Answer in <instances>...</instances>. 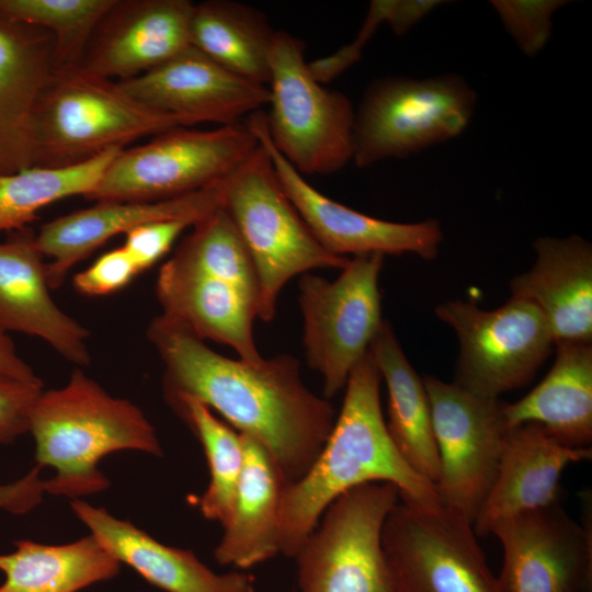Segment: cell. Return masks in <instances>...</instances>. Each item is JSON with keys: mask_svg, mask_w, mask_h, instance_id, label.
Returning <instances> with one entry per match:
<instances>
[{"mask_svg": "<svg viewBox=\"0 0 592 592\" xmlns=\"http://www.w3.org/2000/svg\"><path fill=\"white\" fill-rule=\"evenodd\" d=\"M147 338L164 365L168 405L186 397L216 411L264 446L287 483L308 471L337 414L327 398L306 387L297 358L280 354L259 364L230 358L162 314L150 322Z\"/></svg>", "mask_w": 592, "mask_h": 592, "instance_id": "1", "label": "cell"}, {"mask_svg": "<svg viewBox=\"0 0 592 592\" xmlns=\"http://www.w3.org/2000/svg\"><path fill=\"white\" fill-rule=\"evenodd\" d=\"M382 380L368 351L348 378L341 410L320 454L298 481L286 486L281 554L293 558L326 509L364 483L390 482L401 500L442 504L436 486L406 462L388 434L380 406Z\"/></svg>", "mask_w": 592, "mask_h": 592, "instance_id": "2", "label": "cell"}, {"mask_svg": "<svg viewBox=\"0 0 592 592\" xmlns=\"http://www.w3.org/2000/svg\"><path fill=\"white\" fill-rule=\"evenodd\" d=\"M36 465L53 467L45 492L70 499L106 490L99 469L111 453L133 449L162 456L156 430L129 400L115 398L76 368L67 385L42 391L29 417Z\"/></svg>", "mask_w": 592, "mask_h": 592, "instance_id": "3", "label": "cell"}, {"mask_svg": "<svg viewBox=\"0 0 592 592\" xmlns=\"http://www.w3.org/2000/svg\"><path fill=\"white\" fill-rule=\"evenodd\" d=\"M187 123L143 104L116 81L56 67L34 114V167H65Z\"/></svg>", "mask_w": 592, "mask_h": 592, "instance_id": "4", "label": "cell"}, {"mask_svg": "<svg viewBox=\"0 0 592 592\" xmlns=\"http://www.w3.org/2000/svg\"><path fill=\"white\" fill-rule=\"evenodd\" d=\"M223 208L253 262L259 283L258 319L270 322L281 291L293 277L315 269H342L349 258L328 252L285 194L265 149L224 181Z\"/></svg>", "mask_w": 592, "mask_h": 592, "instance_id": "5", "label": "cell"}, {"mask_svg": "<svg viewBox=\"0 0 592 592\" xmlns=\"http://www.w3.org/2000/svg\"><path fill=\"white\" fill-rule=\"evenodd\" d=\"M269 112L274 148L301 175L331 174L353 161L355 109L325 88L305 61V43L275 31L270 52Z\"/></svg>", "mask_w": 592, "mask_h": 592, "instance_id": "6", "label": "cell"}, {"mask_svg": "<svg viewBox=\"0 0 592 592\" xmlns=\"http://www.w3.org/2000/svg\"><path fill=\"white\" fill-rule=\"evenodd\" d=\"M259 146L246 122L208 130L177 126L123 149L86 198L157 202L183 196L224 181Z\"/></svg>", "mask_w": 592, "mask_h": 592, "instance_id": "7", "label": "cell"}, {"mask_svg": "<svg viewBox=\"0 0 592 592\" xmlns=\"http://www.w3.org/2000/svg\"><path fill=\"white\" fill-rule=\"evenodd\" d=\"M475 105V91L455 75L376 80L355 110L353 161L364 168L454 138Z\"/></svg>", "mask_w": 592, "mask_h": 592, "instance_id": "8", "label": "cell"}, {"mask_svg": "<svg viewBox=\"0 0 592 592\" xmlns=\"http://www.w3.org/2000/svg\"><path fill=\"white\" fill-rule=\"evenodd\" d=\"M383 262L384 254H362L349 259L333 281L310 272L300 275L304 351L308 366L322 378L327 399L344 389L384 325L378 288Z\"/></svg>", "mask_w": 592, "mask_h": 592, "instance_id": "9", "label": "cell"}, {"mask_svg": "<svg viewBox=\"0 0 592 592\" xmlns=\"http://www.w3.org/2000/svg\"><path fill=\"white\" fill-rule=\"evenodd\" d=\"M400 500L390 482H369L338 497L293 557L300 592H395L382 530Z\"/></svg>", "mask_w": 592, "mask_h": 592, "instance_id": "10", "label": "cell"}, {"mask_svg": "<svg viewBox=\"0 0 592 592\" xmlns=\"http://www.w3.org/2000/svg\"><path fill=\"white\" fill-rule=\"evenodd\" d=\"M473 524L445 508L399 500L382 530L395 592H502Z\"/></svg>", "mask_w": 592, "mask_h": 592, "instance_id": "11", "label": "cell"}, {"mask_svg": "<svg viewBox=\"0 0 592 592\" xmlns=\"http://www.w3.org/2000/svg\"><path fill=\"white\" fill-rule=\"evenodd\" d=\"M435 315L458 338L454 383L478 396L498 399L527 384L554 344L545 316L527 299L511 297L493 310L447 300Z\"/></svg>", "mask_w": 592, "mask_h": 592, "instance_id": "12", "label": "cell"}, {"mask_svg": "<svg viewBox=\"0 0 592 592\" xmlns=\"http://www.w3.org/2000/svg\"><path fill=\"white\" fill-rule=\"evenodd\" d=\"M440 459L442 505L471 524L496 479L509 426L504 401L422 377Z\"/></svg>", "mask_w": 592, "mask_h": 592, "instance_id": "13", "label": "cell"}, {"mask_svg": "<svg viewBox=\"0 0 592 592\" xmlns=\"http://www.w3.org/2000/svg\"><path fill=\"white\" fill-rule=\"evenodd\" d=\"M246 123L270 156L285 194L328 252L345 258L346 254L369 253H415L425 260L436 257L443 239L436 220L414 224L388 221L327 197L274 148L267 135L264 111L250 114Z\"/></svg>", "mask_w": 592, "mask_h": 592, "instance_id": "14", "label": "cell"}, {"mask_svg": "<svg viewBox=\"0 0 592 592\" xmlns=\"http://www.w3.org/2000/svg\"><path fill=\"white\" fill-rule=\"evenodd\" d=\"M502 592H590L592 535L553 503L497 522Z\"/></svg>", "mask_w": 592, "mask_h": 592, "instance_id": "15", "label": "cell"}, {"mask_svg": "<svg viewBox=\"0 0 592 592\" xmlns=\"http://www.w3.org/2000/svg\"><path fill=\"white\" fill-rule=\"evenodd\" d=\"M117 84L135 100L179 116L190 127L201 123H240L267 105L270 98L267 86L228 71L194 46Z\"/></svg>", "mask_w": 592, "mask_h": 592, "instance_id": "16", "label": "cell"}, {"mask_svg": "<svg viewBox=\"0 0 592 592\" xmlns=\"http://www.w3.org/2000/svg\"><path fill=\"white\" fill-rule=\"evenodd\" d=\"M193 8L189 0H115L77 66L117 82L148 72L192 46Z\"/></svg>", "mask_w": 592, "mask_h": 592, "instance_id": "17", "label": "cell"}, {"mask_svg": "<svg viewBox=\"0 0 592 592\" xmlns=\"http://www.w3.org/2000/svg\"><path fill=\"white\" fill-rule=\"evenodd\" d=\"M224 181L166 201L98 202L46 223L35 241L42 254L52 258L46 263L49 288L60 287L73 265L118 234L162 219H184L195 225L223 207Z\"/></svg>", "mask_w": 592, "mask_h": 592, "instance_id": "18", "label": "cell"}, {"mask_svg": "<svg viewBox=\"0 0 592 592\" xmlns=\"http://www.w3.org/2000/svg\"><path fill=\"white\" fill-rule=\"evenodd\" d=\"M47 31L0 13V174L34 167V114L54 70Z\"/></svg>", "mask_w": 592, "mask_h": 592, "instance_id": "19", "label": "cell"}, {"mask_svg": "<svg viewBox=\"0 0 592 592\" xmlns=\"http://www.w3.org/2000/svg\"><path fill=\"white\" fill-rule=\"evenodd\" d=\"M591 457L590 446L563 445L537 424L511 428L493 485L473 522L476 536L490 534L503 519L557 503L563 469Z\"/></svg>", "mask_w": 592, "mask_h": 592, "instance_id": "20", "label": "cell"}, {"mask_svg": "<svg viewBox=\"0 0 592 592\" xmlns=\"http://www.w3.org/2000/svg\"><path fill=\"white\" fill-rule=\"evenodd\" d=\"M43 258L30 234L0 243V326L37 337L67 361L88 366L89 331L52 298Z\"/></svg>", "mask_w": 592, "mask_h": 592, "instance_id": "21", "label": "cell"}, {"mask_svg": "<svg viewBox=\"0 0 592 592\" xmlns=\"http://www.w3.org/2000/svg\"><path fill=\"white\" fill-rule=\"evenodd\" d=\"M70 508L99 544L166 592H255V579L243 571L218 574L192 550L164 545L104 508L72 499Z\"/></svg>", "mask_w": 592, "mask_h": 592, "instance_id": "22", "label": "cell"}, {"mask_svg": "<svg viewBox=\"0 0 592 592\" xmlns=\"http://www.w3.org/2000/svg\"><path fill=\"white\" fill-rule=\"evenodd\" d=\"M536 260L510 282L511 297L527 299L545 316L554 344L592 341V247L579 236L542 237Z\"/></svg>", "mask_w": 592, "mask_h": 592, "instance_id": "23", "label": "cell"}, {"mask_svg": "<svg viewBox=\"0 0 592 592\" xmlns=\"http://www.w3.org/2000/svg\"><path fill=\"white\" fill-rule=\"evenodd\" d=\"M156 294L162 315L183 323L202 340L229 345L238 358L251 364L264 360L253 334L258 306L232 284L169 260L159 271Z\"/></svg>", "mask_w": 592, "mask_h": 592, "instance_id": "24", "label": "cell"}, {"mask_svg": "<svg viewBox=\"0 0 592 592\" xmlns=\"http://www.w3.org/2000/svg\"><path fill=\"white\" fill-rule=\"evenodd\" d=\"M242 435L244 464L232 511L214 550L219 565L240 570L281 554V513L288 485L270 453Z\"/></svg>", "mask_w": 592, "mask_h": 592, "instance_id": "25", "label": "cell"}, {"mask_svg": "<svg viewBox=\"0 0 592 592\" xmlns=\"http://www.w3.org/2000/svg\"><path fill=\"white\" fill-rule=\"evenodd\" d=\"M554 365L522 399L504 402L509 429L534 423L569 447L592 441V345L559 342Z\"/></svg>", "mask_w": 592, "mask_h": 592, "instance_id": "26", "label": "cell"}, {"mask_svg": "<svg viewBox=\"0 0 592 592\" xmlns=\"http://www.w3.org/2000/svg\"><path fill=\"white\" fill-rule=\"evenodd\" d=\"M369 352L387 386L388 434L406 462L436 486L440 459L423 378L409 363L387 322L372 342Z\"/></svg>", "mask_w": 592, "mask_h": 592, "instance_id": "27", "label": "cell"}, {"mask_svg": "<svg viewBox=\"0 0 592 592\" xmlns=\"http://www.w3.org/2000/svg\"><path fill=\"white\" fill-rule=\"evenodd\" d=\"M15 546L0 555V592H78L119 572L121 562L91 534L62 545L22 539Z\"/></svg>", "mask_w": 592, "mask_h": 592, "instance_id": "28", "label": "cell"}, {"mask_svg": "<svg viewBox=\"0 0 592 592\" xmlns=\"http://www.w3.org/2000/svg\"><path fill=\"white\" fill-rule=\"evenodd\" d=\"M275 30L258 9L230 0L194 4L192 46L228 71L267 86Z\"/></svg>", "mask_w": 592, "mask_h": 592, "instance_id": "29", "label": "cell"}, {"mask_svg": "<svg viewBox=\"0 0 592 592\" xmlns=\"http://www.w3.org/2000/svg\"><path fill=\"white\" fill-rule=\"evenodd\" d=\"M123 149L113 147L71 166L31 167L0 174V231L23 229L50 203L73 195H90Z\"/></svg>", "mask_w": 592, "mask_h": 592, "instance_id": "30", "label": "cell"}, {"mask_svg": "<svg viewBox=\"0 0 592 592\" xmlns=\"http://www.w3.org/2000/svg\"><path fill=\"white\" fill-rule=\"evenodd\" d=\"M169 406L197 437L207 460L209 482L197 506L205 519L223 526L232 511L243 469L242 435L195 399L180 398Z\"/></svg>", "mask_w": 592, "mask_h": 592, "instance_id": "31", "label": "cell"}, {"mask_svg": "<svg viewBox=\"0 0 592 592\" xmlns=\"http://www.w3.org/2000/svg\"><path fill=\"white\" fill-rule=\"evenodd\" d=\"M170 260L181 267L232 284L255 301L259 311L260 293L253 262L223 207L193 225Z\"/></svg>", "mask_w": 592, "mask_h": 592, "instance_id": "32", "label": "cell"}, {"mask_svg": "<svg viewBox=\"0 0 592 592\" xmlns=\"http://www.w3.org/2000/svg\"><path fill=\"white\" fill-rule=\"evenodd\" d=\"M115 0H0V13L54 37L57 67L77 66Z\"/></svg>", "mask_w": 592, "mask_h": 592, "instance_id": "33", "label": "cell"}, {"mask_svg": "<svg viewBox=\"0 0 592 592\" xmlns=\"http://www.w3.org/2000/svg\"><path fill=\"white\" fill-rule=\"evenodd\" d=\"M566 3L561 0L491 1L508 33L528 57L545 47L553 29V15Z\"/></svg>", "mask_w": 592, "mask_h": 592, "instance_id": "34", "label": "cell"}, {"mask_svg": "<svg viewBox=\"0 0 592 592\" xmlns=\"http://www.w3.org/2000/svg\"><path fill=\"white\" fill-rule=\"evenodd\" d=\"M193 224L184 219H162L143 224L125 234L123 248L138 272L146 271L162 259L179 236Z\"/></svg>", "mask_w": 592, "mask_h": 592, "instance_id": "35", "label": "cell"}, {"mask_svg": "<svg viewBox=\"0 0 592 592\" xmlns=\"http://www.w3.org/2000/svg\"><path fill=\"white\" fill-rule=\"evenodd\" d=\"M139 274L135 263L123 248H115L98 258L89 267L73 277V287L84 296H105L115 293Z\"/></svg>", "mask_w": 592, "mask_h": 592, "instance_id": "36", "label": "cell"}, {"mask_svg": "<svg viewBox=\"0 0 592 592\" xmlns=\"http://www.w3.org/2000/svg\"><path fill=\"white\" fill-rule=\"evenodd\" d=\"M42 391L43 385L0 373V444L11 443L29 432L30 412Z\"/></svg>", "mask_w": 592, "mask_h": 592, "instance_id": "37", "label": "cell"}, {"mask_svg": "<svg viewBox=\"0 0 592 592\" xmlns=\"http://www.w3.org/2000/svg\"><path fill=\"white\" fill-rule=\"evenodd\" d=\"M42 467L35 465L21 479L0 485V509L13 514H24L42 502L45 480L41 478Z\"/></svg>", "mask_w": 592, "mask_h": 592, "instance_id": "38", "label": "cell"}, {"mask_svg": "<svg viewBox=\"0 0 592 592\" xmlns=\"http://www.w3.org/2000/svg\"><path fill=\"white\" fill-rule=\"evenodd\" d=\"M440 0H388L386 23L397 35H403L433 9Z\"/></svg>", "mask_w": 592, "mask_h": 592, "instance_id": "39", "label": "cell"}, {"mask_svg": "<svg viewBox=\"0 0 592 592\" xmlns=\"http://www.w3.org/2000/svg\"><path fill=\"white\" fill-rule=\"evenodd\" d=\"M0 373L19 380L43 385L42 379L19 355L9 332L0 326Z\"/></svg>", "mask_w": 592, "mask_h": 592, "instance_id": "40", "label": "cell"}]
</instances>
